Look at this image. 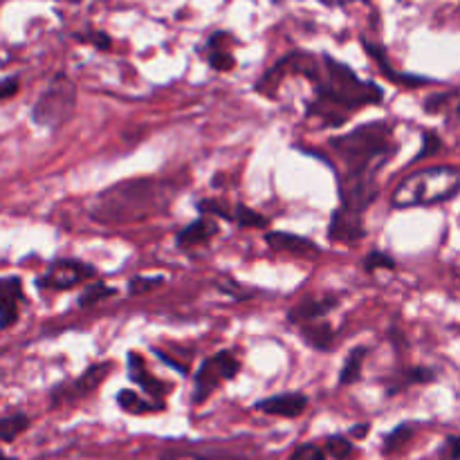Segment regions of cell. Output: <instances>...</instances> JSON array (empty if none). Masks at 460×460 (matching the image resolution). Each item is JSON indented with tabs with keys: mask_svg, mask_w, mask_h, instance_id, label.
I'll list each match as a JSON object with an SVG mask.
<instances>
[{
	"mask_svg": "<svg viewBox=\"0 0 460 460\" xmlns=\"http://www.w3.org/2000/svg\"><path fill=\"white\" fill-rule=\"evenodd\" d=\"M411 436H413L411 427H409V425H400L398 429H394L385 438V454L400 452V449H402L404 445H407L409 440H411Z\"/></svg>",
	"mask_w": 460,
	"mask_h": 460,
	"instance_id": "cell-24",
	"label": "cell"
},
{
	"mask_svg": "<svg viewBox=\"0 0 460 460\" xmlns=\"http://www.w3.org/2000/svg\"><path fill=\"white\" fill-rule=\"evenodd\" d=\"M367 355H368L367 346H358V349L350 350L349 358H346V362H344V367H341V373H340L341 386H350V385H355V382L362 380V371H364V362H367Z\"/></svg>",
	"mask_w": 460,
	"mask_h": 460,
	"instance_id": "cell-17",
	"label": "cell"
},
{
	"mask_svg": "<svg viewBox=\"0 0 460 460\" xmlns=\"http://www.w3.org/2000/svg\"><path fill=\"white\" fill-rule=\"evenodd\" d=\"M198 209L205 216H216V218H225L229 220V223H234V209H229V207H225L223 202L218 200H202L200 205H198Z\"/></svg>",
	"mask_w": 460,
	"mask_h": 460,
	"instance_id": "cell-28",
	"label": "cell"
},
{
	"mask_svg": "<svg viewBox=\"0 0 460 460\" xmlns=\"http://www.w3.org/2000/svg\"><path fill=\"white\" fill-rule=\"evenodd\" d=\"M117 404H119L121 411L133 413V416H144V413H155L164 409V404L162 402H148V400L139 398L135 391H128V389L117 394Z\"/></svg>",
	"mask_w": 460,
	"mask_h": 460,
	"instance_id": "cell-18",
	"label": "cell"
},
{
	"mask_svg": "<svg viewBox=\"0 0 460 460\" xmlns=\"http://www.w3.org/2000/svg\"><path fill=\"white\" fill-rule=\"evenodd\" d=\"M16 90H18V76H7V79L3 81V90H0V97L9 99L12 94H16Z\"/></svg>",
	"mask_w": 460,
	"mask_h": 460,
	"instance_id": "cell-33",
	"label": "cell"
},
{
	"mask_svg": "<svg viewBox=\"0 0 460 460\" xmlns=\"http://www.w3.org/2000/svg\"><path fill=\"white\" fill-rule=\"evenodd\" d=\"M234 223H236L238 227H254V229L268 227V218H265L263 214H259V211L250 209V207H245V205L234 207Z\"/></svg>",
	"mask_w": 460,
	"mask_h": 460,
	"instance_id": "cell-22",
	"label": "cell"
},
{
	"mask_svg": "<svg viewBox=\"0 0 460 460\" xmlns=\"http://www.w3.org/2000/svg\"><path fill=\"white\" fill-rule=\"evenodd\" d=\"M331 148L344 164L340 175L341 205L332 214V220L350 232H364V211L377 196V173L398 151L394 126L386 121H368L341 137H332Z\"/></svg>",
	"mask_w": 460,
	"mask_h": 460,
	"instance_id": "cell-2",
	"label": "cell"
},
{
	"mask_svg": "<svg viewBox=\"0 0 460 460\" xmlns=\"http://www.w3.org/2000/svg\"><path fill=\"white\" fill-rule=\"evenodd\" d=\"M76 106V85L66 75H58L49 81L48 88L40 93L31 108V119L43 128H54L67 121Z\"/></svg>",
	"mask_w": 460,
	"mask_h": 460,
	"instance_id": "cell-5",
	"label": "cell"
},
{
	"mask_svg": "<svg viewBox=\"0 0 460 460\" xmlns=\"http://www.w3.org/2000/svg\"><path fill=\"white\" fill-rule=\"evenodd\" d=\"M364 49H367L368 57H371L373 61L380 66L382 75L389 76L391 81H398V84L411 85V88H416V85L429 84V79H425V76H411V75H400V72H395L394 67L389 66V61H386V54H385V49L380 48V45H373V43H368V40H364Z\"/></svg>",
	"mask_w": 460,
	"mask_h": 460,
	"instance_id": "cell-16",
	"label": "cell"
},
{
	"mask_svg": "<svg viewBox=\"0 0 460 460\" xmlns=\"http://www.w3.org/2000/svg\"><path fill=\"white\" fill-rule=\"evenodd\" d=\"M265 243L272 247L274 252H290V254H319V247L313 241L296 234L288 232H268L265 234Z\"/></svg>",
	"mask_w": 460,
	"mask_h": 460,
	"instance_id": "cell-14",
	"label": "cell"
},
{
	"mask_svg": "<svg viewBox=\"0 0 460 460\" xmlns=\"http://www.w3.org/2000/svg\"><path fill=\"white\" fill-rule=\"evenodd\" d=\"M319 3L328 4V7H346V4L359 3V0H319Z\"/></svg>",
	"mask_w": 460,
	"mask_h": 460,
	"instance_id": "cell-34",
	"label": "cell"
},
{
	"mask_svg": "<svg viewBox=\"0 0 460 460\" xmlns=\"http://www.w3.org/2000/svg\"><path fill=\"white\" fill-rule=\"evenodd\" d=\"M350 434L355 436V438H364V436L368 434V425H362V427H353V431Z\"/></svg>",
	"mask_w": 460,
	"mask_h": 460,
	"instance_id": "cell-35",
	"label": "cell"
},
{
	"mask_svg": "<svg viewBox=\"0 0 460 460\" xmlns=\"http://www.w3.org/2000/svg\"><path fill=\"white\" fill-rule=\"evenodd\" d=\"M3 460H12V458H9V456H4V458H3Z\"/></svg>",
	"mask_w": 460,
	"mask_h": 460,
	"instance_id": "cell-37",
	"label": "cell"
},
{
	"mask_svg": "<svg viewBox=\"0 0 460 460\" xmlns=\"http://www.w3.org/2000/svg\"><path fill=\"white\" fill-rule=\"evenodd\" d=\"M332 340H335V331H332V326L328 322L305 323L304 341H308L310 346H314V349H319V350L331 349Z\"/></svg>",
	"mask_w": 460,
	"mask_h": 460,
	"instance_id": "cell-19",
	"label": "cell"
},
{
	"mask_svg": "<svg viewBox=\"0 0 460 460\" xmlns=\"http://www.w3.org/2000/svg\"><path fill=\"white\" fill-rule=\"evenodd\" d=\"M362 265L367 272H376V270H395V261L380 250H376V252H371V254L364 256Z\"/></svg>",
	"mask_w": 460,
	"mask_h": 460,
	"instance_id": "cell-26",
	"label": "cell"
},
{
	"mask_svg": "<svg viewBox=\"0 0 460 460\" xmlns=\"http://www.w3.org/2000/svg\"><path fill=\"white\" fill-rule=\"evenodd\" d=\"M440 148H443V142H440L438 135H436L434 130H425V133H422V146H420V151H418V155L413 157V162L425 160V157H429V155H436Z\"/></svg>",
	"mask_w": 460,
	"mask_h": 460,
	"instance_id": "cell-27",
	"label": "cell"
},
{
	"mask_svg": "<svg viewBox=\"0 0 460 460\" xmlns=\"http://www.w3.org/2000/svg\"><path fill=\"white\" fill-rule=\"evenodd\" d=\"M76 39L84 40V43L94 45V48H97V49H108L112 45L111 36L103 34V31H88V34H85V36L79 34V36H76Z\"/></svg>",
	"mask_w": 460,
	"mask_h": 460,
	"instance_id": "cell-31",
	"label": "cell"
},
{
	"mask_svg": "<svg viewBox=\"0 0 460 460\" xmlns=\"http://www.w3.org/2000/svg\"><path fill=\"white\" fill-rule=\"evenodd\" d=\"M286 75H304L314 85V99L310 102L308 117H317L326 126H340L355 111L371 103H380L385 93L373 81H364L346 63L331 54L290 52L279 58L256 84V90L268 97L277 94L279 84Z\"/></svg>",
	"mask_w": 460,
	"mask_h": 460,
	"instance_id": "cell-1",
	"label": "cell"
},
{
	"mask_svg": "<svg viewBox=\"0 0 460 460\" xmlns=\"http://www.w3.org/2000/svg\"><path fill=\"white\" fill-rule=\"evenodd\" d=\"M22 299V283L18 277H7L0 283V314L3 328H12L18 319V301Z\"/></svg>",
	"mask_w": 460,
	"mask_h": 460,
	"instance_id": "cell-13",
	"label": "cell"
},
{
	"mask_svg": "<svg viewBox=\"0 0 460 460\" xmlns=\"http://www.w3.org/2000/svg\"><path fill=\"white\" fill-rule=\"evenodd\" d=\"M323 449H326L328 456H332L335 460H349L355 452L353 443L349 438H344V436H328Z\"/></svg>",
	"mask_w": 460,
	"mask_h": 460,
	"instance_id": "cell-23",
	"label": "cell"
},
{
	"mask_svg": "<svg viewBox=\"0 0 460 460\" xmlns=\"http://www.w3.org/2000/svg\"><path fill=\"white\" fill-rule=\"evenodd\" d=\"M169 202L171 191L160 180H128L99 193L90 207V216L103 225L137 223L148 216L162 214Z\"/></svg>",
	"mask_w": 460,
	"mask_h": 460,
	"instance_id": "cell-3",
	"label": "cell"
},
{
	"mask_svg": "<svg viewBox=\"0 0 460 460\" xmlns=\"http://www.w3.org/2000/svg\"><path fill=\"white\" fill-rule=\"evenodd\" d=\"M27 427H30V418H27L25 413H7V416L0 420V438H3V443H12L13 438H18V436L27 429Z\"/></svg>",
	"mask_w": 460,
	"mask_h": 460,
	"instance_id": "cell-21",
	"label": "cell"
},
{
	"mask_svg": "<svg viewBox=\"0 0 460 460\" xmlns=\"http://www.w3.org/2000/svg\"><path fill=\"white\" fill-rule=\"evenodd\" d=\"M460 189V171L454 166H431V169L416 171L407 175L395 189L394 202L395 209H411V207L440 205L456 196Z\"/></svg>",
	"mask_w": 460,
	"mask_h": 460,
	"instance_id": "cell-4",
	"label": "cell"
},
{
	"mask_svg": "<svg viewBox=\"0 0 460 460\" xmlns=\"http://www.w3.org/2000/svg\"><path fill=\"white\" fill-rule=\"evenodd\" d=\"M128 373H130V380H133L135 385L142 386L144 394H148L151 398H162V395H164L166 386L148 373V368L144 367L142 358H139L137 353L128 355Z\"/></svg>",
	"mask_w": 460,
	"mask_h": 460,
	"instance_id": "cell-15",
	"label": "cell"
},
{
	"mask_svg": "<svg viewBox=\"0 0 460 460\" xmlns=\"http://www.w3.org/2000/svg\"><path fill=\"white\" fill-rule=\"evenodd\" d=\"M111 371V364L102 362L94 364V367L85 368L84 376H79V380H75L72 385L61 386V389L54 391V402H67V400H79L84 395L93 394L99 385L103 382V377Z\"/></svg>",
	"mask_w": 460,
	"mask_h": 460,
	"instance_id": "cell-8",
	"label": "cell"
},
{
	"mask_svg": "<svg viewBox=\"0 0 460 460\" xmlns=\"http://www.w3.org/2000/svg\"><path fill=\"white\" fill-rule=\"evenodd\" d=\"M58 3H70V4H81L84 0H58Z\"/></svg>",
	"mask_w": 460,
	"mask_h": 460,
	"instance_id": "cell-36",
	"label": "cell"
},
{
	"mask_svg": "<svg viewBox=\"0 0 460 460\" xmlns=\"http://www.w3.org/2000/svg\"><path fill=\"white\" fill-rule=\"evenodd\" d=\"M162 283H164V279L162 277H135V279H130V283H128V290H130V295H144V292H151V290H155V288H160Z\"/></svg>",
	"mask_w": 460,
	"mask_h": 460,
	"instance_id": "cell-29",
	"label": "cell"
},
{
	"mask_svg": "<svg viewBox=\"0 0 460 460\" xmlns=\"http://www.w3.org/2000/svg\"><path fill=\"white\" fill-rule=\"evenodd\" d=\"M232 36L227 31H214L207 40V61L214 70L229 72L236 66V58L232 54Z\"/></svg>",
	"mask_w": 460,
	"mask_h": 460,
	"instance_id": "cell-11",
	"label": "cell"
},
{
	"mask_svg": "<svg viewBox=\"0 0 460 460\" xmlns=\"http://www.w3.org/2000/svg\"><path fill=\"white\" fill-rule=\"evenodd\" d=\"M115 295H117L115 288H108L103 286V283H93V286H88V290L79 296V305L81 308H85V305H94L97 301L108 299V296H115Z\"/></svg>",
	"mask_w": 460,
	"mask_h": 460,
	"instance_id": "cell-25",
	"label": "cell"
},
{
	"mask_svg": "<svg viewBox=\"0 0 460 460\" xmlns=\"http://www.w3.org/2000/svg\"><path fill=\"white\" fill-rule=\"evenodd\" d=\"M290 460H326V449H322L314 443L299 445V447L292 452Z\"/></svg>",
	"mask_w": 460,
	"mask_h": 460,
	"instance_id": "cell-30",
	"label": "cell"
},
{
	"mask_svg": "<svg viewBox=\"0 0 460 460\" xmlns=\"http://www.w3.org/2000/svg\"><path fill=\"white\" fill-rule=\"evenodd\" d=\"M398 377L400 382H395L394 389H389V394L394 395L395 391H402L407 389V386L411 385H427V382H434L436 380V373L431 371V368H425V367H416V368H407V371H402Z\"/></svg>",
	"mask_w": 460,
	"mask_h": 460,
	"instance_id": "cell-20",
	"label": "cell"
},
{
	"mask_svg": "<svg viewBox=\"0 0 460 460\" xmlns=\"http://www.w3.org/2000/svg\"><path fill=\"white\" fill-rule=\"evenodd\" d=\"M216 234H218V225H216V220L209 218V216H202V218L193 220L191 225L180 229L175 243H178L180 250H191V247L209 243Z\"/></svg>",
	"mask_w": 460,
	"mask_h": 460,
	"instance_id": "cell-12",
	"label": "cell"
},
{
	"mask_svg": "<svg viewBox=\"0 0 460 460\" xmlns=\"http://www.w3.org/2000/svg\"><path fill=\"white\" fill-rule=\"evenodd\" d=\"M90 277H94L93 265H85L81 261L61 259L54 261L48 272L36 279V286L43 288V290H70V288L88 281Z\"/></svg>",
	"mask_w": 460,
	"mask_h": 460,
	"instance_id": "cell-7",
	"label": "cell"
},
{
	"mask_svg": "<svg viewBox=\"0 0 460 460\" xmlns=\"http://www.w3.org/2000/svg\"><path fill=\"white\" fill-rule=\"evenodd\" d=\"M335 308V296H305V299H301L299 304L288 313V322L296 323V326H299V323H313L326 317V314L332 313Z\"/></svg>",
	"mask_w": 460,
	"mask_h": 460,
	"instance_id": "cell-9",
	"label": "cell"
},
{
	"mask_svg": "<svg viewBox=\"0 0 460 460\" xmlns=\"http://www.w3.org/2000/svg\"><path fill=\"white\" fill-rule=\"evenodd\" d=\"M308 407V398L301 394H279L274 398H265L256 402V409L270 416L279 418H299Z\"/></svg>",
	"mask_w": 460,
	"mask_h": 460,
	"instance_id": "cell-10",
	"label": "cell"
},
{
	"mask_svg": "<svg viewBox=\"0 0 460 460\" xmlns=\"http://www.w3.org/2000/svg\"><path fill=\"white\" fill-rule=\"evenodd\" d=\"M241 371V359L232 353V350H220V353L211 355L198 368L196 382H193V404H202L216 394V389L225 385V382L234 380Z\"/></svg>",
	"mask_w": 460,
	"mask_h": 460,
	"instance_id": "cell-6",
	"label": "cell"
},
{
	"mask_svg": "<svg viewBox=\"0 0 460 460\" xmlns=\"http://www.w3.org/2000/svg\"><path fill=\"white\" fill-rule=\"evenodd\" d=\"M443 460H460V436H449L445 440Z\"/></svg>",
	"mask_w": 460,
	"mask_h": 460,
	"instance_id": "cell-32",
	"label": "cell"
}]
</instances>
